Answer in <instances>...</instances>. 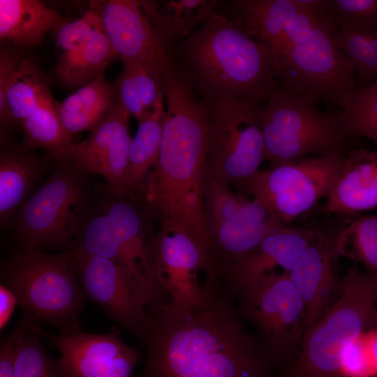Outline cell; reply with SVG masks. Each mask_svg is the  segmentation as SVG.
<instances>
[{"label": "cell", "mask_w": 377, "mask_h": 377, "mask_svg": "<svg viewBox=\"0 0 377 377\" xmlns=\"http://www.w3.org/2000/svg\"><path fill=\"white\" fill-rule=\"evenodd\" d=\"M153 266L158 286L175 306L193 307L204 294L198 274L206 272L207 261L199 244L183 230L161 223L152 244Z\"/></svg>", "instance_id": "14"}, {"label": "cell", "mask_w": 377, "mask_h": 377, "mask_svg": "<svg viewBox=\"0 0 377 377\" xmlns=\"http://www.w3.org/2000/svg\"><path fill=\"white\" fill-rule=\"evenodd\" d=\"M117 57L102 30L80 48L59 55L56 72L64 84L81 87L103 75L109 62Z\"/></svg>", "instance_id": "28"}, {"label": "cell", "mask_w": 377, "mask_h": 377, "mask_svg": "<svg viewBox=\"0 0 377 377\" xmlns=\"http://www.w3.org/2000/svg\"><path fill=\"white\" fill-rule=\"evenodd\" d=\"M45 171V164L27 153L3 149L0 155V219L6 223Z\"/></svg>", "instance_id": "26"}, {"label": "cell", "mask_w": 377, "mask_h": 377, "mask_svg": "<svg viewBox=\"0 0 377 377\" xmlns=\"http://www.w3.org/2000/svg\"><path fill=\"white\" fill-rule=\"evenodd\" d=\"M163 94L151 113L138 123L136 133L131 138L126 179L128 196L144 195L147 179L157 163L163 135Z\"/></svg>", "instance_id": "24"}, {"label": "cell", "mask_w": 377, "mask_h": 377, "mask_svg": "<svg viewBox=\"0 0 377 377\" xmlns=\"http://www.w3.org/2000/svg\"><path fill=\"white\" fill-rule=\"evenodd\" d=\"M1 283L16 295L22 315L35 324H49L61 335L82 332L85 297L71 249L59 254L20 249L6 258Z\"/></svg>", "instance_id": "4"}, {"label": "cell", "mask_w": 377, "mask_h": 377, "mask_svg": "<svg viewBox=\"0 0 377 377\" xmlns=\"http://www.w3.org/2000/svg\"><path fill=\"white\" fill-rule=\"evenodd\" d=\"M18 306V300L15 293L7 286L0 284V330L3 331L7 326Z\"/></svg>", "instance_id": "45"}, {"label": "cell", "mask_w": 377, "mask_h": 377, "mask_svg": "<svg viewBox=\"0 0 377 377\" xmlns=\"http://www.w3.org/2000/svg\"><path fill=\"white\" fill-rule=\"evenodd\" d=\"M229 185L207 168L204 191V219L207 235L209 230L236 215L247 201L235 194Z\"/></svg>", "instance_id": "34"}, {"label": "cell", "mask_w": 377, "mask_h": 377, "mask_svg": "<svg viewBox=\"0 0 377 377\" xmlns=\"http://www.w3.org/2000/svg\"><path fill=\"white\" fill-rule=\"evenodd\" d=\"M102 30L100 16L89 8L80 17L64 22L54 30L55 44L61 53L70 52L85 45Z\"/></svg>", "instance_id": "38"}, {"label": "cell", "mask_w": 377, "mask_h": 377, "mask_svg": "<svg viewBox=\"0 0 377 377\" xmlns=\"http://www.w3.org/2000/svg\"><path fill=\"white\" fill-rule=\"evenodd\" d=\"M337 242L341 256L377 273V213L355 216L337 232Z\"/></svg>", "instance_id": "30"}, {"label": "cell", "mask_w": 377, "mask_h": 377, "mask_svg": "<svg viewBox=\"0 0 377 377\" xmlns=\"http://www.w3.org/2000/svg\"><path fill=\"white\" fill-rule=\"evenodd\" d=\"M90 8L100 16L103 32L123 62L160 66L167 52L139 1H92Z\"/></svg>", "instance_id": "17"}, {"label": "cell", "mask_w": 377, "mask_h": 377, "mask_svg": "<svg viewBox=\"0 0 377 377\" xmlns=\"http://www.w3.org/2000/svg\"><path fill=\"white\" fill-rule=\"evenodd\" d=\"M265 160L272 166L344 151L348 137L343 110L322 112L316 102L279 85L257 108Z\"/></svg>", "instance_id": "6"}, {"label": "cell", "mask_w": 377, "mask_h": 377, "mask_svg": "<svg viewBox=\"0 0 377 377\" xmlns=\"http://www.w3.org/2000/svg\"><path fill=\"white\" fill-rule=\"evenodd\" d=\"M338 29L327 12L302 43L274 60L280 85L315 102L324 101L346 110L360 90L355 68L333 43Z\"/></svg>", "instance_id": "7"}, {"label": "cell", "mask_w": 377, "mask_h": 377, "mask_svg": "<svg viewBox=\"0 0 377 377\" xmlns=\"http://www.w3.org/2000/svg\"><path fill=\"white\" fill-rule=\"evenodd\" d=\"M68 249L85 299L98 304L110 320L140 341L148 322V309L164 301L120 264Z\"/></svg>", "instance_id": "12"}, {"label": "cell", "mask_w": 377, "mask_h": 377, "mask_svg": "<svg viewBox=\"0 0 377 377\" xmlns=\"http://www.w3.org/2000/svg\"><path fill=\"white\" fill-rule=\"evenodd\" d=\"M128 71L145 108L151 112L163 94L160 66L140 62H123Z\"/></svg>", "instance_id": "40"}, {"label": "cell", "mask_w": 377, "mask_h": 377, "mask_svg": "<svg viewBox=\"0 0 377 377\" xmlns=\"http://www.w3.org/2000/svg\"><path fill=\"white\" fill-rule=\"evenodd\" d=\"M318 230L285 226L274 230L219 280L235 298L251 281L276 267L288 273Z\"/></svg>", "instance_id": "19"}, {"label": "cell", "mask_w": 377, "mask_h": 377, "mask_svg": "<svg viewBox=\"0 0 377 377\" xmlns=\"http://www.w3.org/2000/svg\"><path fill=\"white\" fill-rule=\"evenodd\" d=\"M20 61L8 50L1 48L0 52V117L1 126L10 120L6 108V91L10 78Z\"/></svg>", "instance_id": "44"}, {"label": "cell", "mask_w": 377, "mask_h": 377, "mask_svg": "<svg viewBox=\"0 0 377 377\" xmlns=\"http://www.w3.org/2000/svg\"><path fill=\"white\" fill-rule=\"evenodd\" d=\"M337 232L318 230L288 272L305 306V333L330 306L339 290Z\"/></svg>", "instance_id": "16"}, {"label": "cell", "mask_w": 377, "mask_h": 377, "mask_svg": "<svg viewBox=\"0 0 377 377\" xmlns=\"http://www.w3.org/2000/svg\"><path fill=\"white\" fill-rule=\"evenodd\" d=\"M299 6L298 10L287 20L280 36L269 50L273 61L293 46L304 41L316 27L320 16L325 13H315Z\"/></svg>", "instance_id": "39"}, {"label": "cell", "mask_w": 377, "mask_h": 377, "mask_svg": "<svg viewBox=\"0 0 377 377\" xmlns=\"http://www.w3.org/2000/svg\"><path fill=\"white\" fill-rule=\"evenodd\" d=\"M115 91L104 75L80 87L61 102L55 101L57 110L70 112L89 111L116 105Z\"/></svg>", "instance_id": "37"}, {"label": "cell", "mask_w": 377, "mask_h": 377, "mask_svg": "<svg viewBox=\"0 0 377 377\" xmlns=\"http://www.w3.org/2000/svg\"><path fill=\"white\" fill-rule=\"evenodd\" d=\"M203 290L195 306L165 301L148 309L138 377H279L222 282L206 280Z\"/></svg>", "instance_id": "1"}, {"label": "cell", "mask_w": 377, "mask_h": 377, "mask_svg": "<svg viewBox=\"0 0 377 377\" xmlns=\"http://www.w3.org/2000/svg\"><path fill=\"white\" fill-rule=\"evenodd\" d=\"M19 208L15 230L20 249L70 248L87 218V189L71 162L62 163Z\"/></svg>", "instance_id": "9"}, {"label": "cell", "mask_w": 377, "mask_h": 377, "mask_svg": "<svg viewBox=\"0 0 377 377\" xmlns=\"http://www.w3.org/2000/svg\"><path fill=\"white\" fill-rule=\"evenodd\" d=\"M50 91L38 106L20 124L25 145L29 149L43 148L61 163L70 162L73 143L64 128Z\"/></svg>", "instance_id": "27"}, {"label": "cell", "mask_w": 377, "mask_h": 377, "mask_svg": "<svg viewBox=\"0 0 377 377\" xmlns=\"http://www.w3.org/2000/svg\"><path fill=\"white\" fill-rule=\"evenodd\" d=\"M327 12L338 29L377 30V0H328Z\"/></svg>", "instance_id": "36"}, {"label": "cell", "mask_w": 377, "mask_h": 377, "mask_svg": "<svg viewBox=\"0 0 377 377\" xmlns=\"http://www.w3.org/2000/svg\"><path fill=\"white\" fill-rule=\"evenodd\" d=\"M117 101L133 117L138 123L147 118L151 112L144 106L128 71L124 66L117 82Z\"/></svg>", "instance_id": "41"}, {"label": "cell", "mask_w": 377, "mask_h": 377, "mask_svg": "<svg viewBox=\"0 0 377 377\" xmlns=\"http://www.w3.org/2000/svg\"><path fill=\"white\" fill-rule=\"evenodd\" d=\"M166 104L161 145L143 197L169 223L191 235L203 249L207 269L211 249L204 219V191L207 172L209 103L198 98L176 69L163 74Z\"/></svg>", "instance_id": "2"}, {"label": "cell", "mask_w": 377, "mask_h": 377, "mask_svg": "<svg viewBox=\"0 0 377 377\" xmlns=\"http://www.w3.org/2000/svg\"><path fill=\"white\" fill-rule=\"evenodd\" d=\"M111 196L102 209L110 218L125 256L127 268L157 294L152 256L154 235H147L142 217L132 196Z\"/></svg>", "instance_id": "21"}, {"label": "cell", "mask_w": 377, "mask_h": 377, "mask_svg": "<svg viewBox=\"0 0 377 377\" xmlns=\"http://www.w3.org/2000/svg\"><path fill=\"white\" fill-rule=\"evenodd\" d=\"M50 91L41 72L30 60L20 62L6 91V104L10 119L21 123Z\"/></svg>", "instance_id": "29"}, {"label": "cell", "mask_w": 377, "mask_h": 377, "mask_svg": "<svg viewBox=\"0 0 377 377\" xmlns=\"http://www.w3.org/2000/svg\"><path fill=\"white\" fill-rule=\"evenodd\" d=\"M131 116L117 101L112 110L82 142L73 143L70 162L83 174L103 177L111 193L128 196L126 179L131 138Z\"/></svg>", "instance_id": "15"}, {"label": "cell", "mask_w": 377, "mask_h": 377, "mask_svg": "<svg viewBox=\"0 0 377 377\" xmlns=\"http://www.w3.org/2000/svg\"><path fill=\"white\" fill-rule=\"evenodd\" d=\"M285 226L263 202L247 200L236 215L209 230L212 265L207 279H220L267 236Z\"/></svg>", "instance_id": "18"}, {"label": "cell", "mask_w": 377, "mask_h": 377, "mask_svg": "<svg viewBox=\"0 0 377 377\" xmlns=\"http://www.w3.org/2000/svg\"><path fill=\"white\" fill-rule=\"evenodd\" d=\"M326 199L327 213L353 216L377 209V151L350 150Z\"/></svg>", "instance_id": "20"}, {"label": "cell", "mask_w": 377, "mask_h": 377, "mask_svg": "<svg viewBox=\"0 0 377 377\" xmlns=\"http://www.w3.org/2000/svg\"><path fill=\"white\" fill-rule=\"evenodd\" d=\"M377 309V273L349 269L330 306L304 334L298 355L279 377H337L343 353Z\"/></svg>", "instance_id": "5"}, {"label": "cell", "mask_w": 377, "mask_h": 377, "mask_svg": "<svg viewBox=\"0 0 377 377\" xmlns=\"http://www.w3.org/2000/svg\"><path fill=\"white\" fill-rule=\"evenodd\" d=\"M339 377H377V309L367 327L345 349Z\"/></svg>", "instance_id": "33"}, {"label": "cell", "mask_w": 377, "mask_h": 377, "mask_svg": "<svg viewBox=\"0 0 377 377\" xmlns=\"http://www.w3.org/2000/svg\"><path fill=\"white\" fill-rule=\"evenodd\" d=\"M34 327L43 339L59 352L64 377H133L141 358L137 348L122 341L119 331H82L66 336L53 335L38 324Z\"/></svg>", "instance_id": "13"}, {"label": "cell", "mask_w": 377, "mask_h": 377, "mask_svg": "<svg viewBox=\"0 0 377 377\" xmlns=\"http://www.w3.org/2000/svg\"><path fill=\"white\" fill-rule=\"evenodd\" d=\"M60 15L38 0H0V38L19 47L40 44L64 22Z\"/></svg>", "instance_id": "23"}, {"label": "cell", "mask_w": 377, "mask_h": 377, "mask_svg": "<svg viewBox=\"0 0 377 377\" xmlns=\"http://www.w3.org/2000/svg\"><path fill=\"white\" fill-rule=\"evenodd\" d=\"M238 298L239 316L254 326L258 341L280 374L297 357L306 331L305 306L288 273H265Z\"/></svg>", "instance_id": "8"}, {"label": "cell", "mask_w": 377, "mask_h": 377, "mask_svg": "<svg viewBox=\"0 0 377 377\" xmlns=\"http://www.w3.org/2000/svg\"><path fill=\"white\" fill-rule=\"evenodd\" d=\"M345 156L339 151L272 166L257 171L240 186L288 226L327 197Z\"/></svg>", "instance_id": "11"}, {"label": "cell", "mask_w": 377, "mask_h": 377, "mask_svg": "<svg viewBox=\"0 0 377 377\" xmlns=\"http://www.w3.org/2000/svg\"><path fill=\"white\" fill-rule=\"evenodd\" d=\"M333 43L357 71L360 89L377 75V30L337 29Z\"/></svg>", "instance_id": "32"}, {"label": "cell", "mask_w": 377, "mask_h": 377, "mask_svg": "<svg viewBox=\"0 0 377 377\" xmlns=\"http://www.w3.org/2000/svg\"><path fill=\"white\" fill-rule=\"evenodd\" d=\"M260 103L246 98L209 103L208 170L228 184L240 186L265 160Z\"/></svg>", "instance_id": "10"}, {"label": "cell", "mask_w": 377, "mask_h": 377, "mask_svg": "<svg viewBox=\"0 0 377 377\" xmlns=\"http://www.w3.org/2000/svg\"><path fill=\"white\" fill-rule=\"evenodd\" d=\"M114 106H103L93 110L77 112H70L57 109V110L64 128L72 138L73 135L80 132L92 130L112 110Z\"/></svg>", "instance_id": "42"}, {"label": "cell", "mask_w": 377, "mask_h": 377, "mask_svg": "<svg viewBox=\"0 0 377 377\" xmlns=\"http://www.w3.org/2000/svg\"><path fill=\"white\" fill-rule=\"evenodd\" d=\"M348 137L364 136L377 144V82L360 89L346 110Z\"/></svg>", "instance_id": "35"}, {"label": "cell", "mask_w": 377, "mask_h": 377, "mask_svg": "<svg viewBox=\"0 0 377 377\" xmlns=\"http://www.w3.org/2000/svg\"><path fill=\"white\" fill-rule=\"evenodd\" d=\"M299 8L297 0H235L229 3L228 18L269 50Z\"/></svg>", "instance_id": "25"}, {"label": "cell", "mask_w": 377, "mask_h": 377, "mask_svg": "<svg viewBox=\"0 0 377 377\" xmlns=\"http://www.w3.org/2000/svg\"><path fill=\"white\" fill-rule=\"evenodd\" d=\"M42 339L31 322L17 346L14 377H64L59 360L49 355Z\"/></svg>", "instance_id": "31"}, {"label": "cell", "mask_w": 377, "mask_h": 377, "mask_svg": "<svg viewBox=\"0 0 377 377\" xmlns=\"http://www.w3.org/2000/svg\"><path fill=\"white\" fill-rule=\"evenodd\" d=\"M167 52L208 103L241 98L262 103L279 85L268 48L217 12Z\"/></svg>", "instance_id": "3"}, {"label": "cell", "mask_w": 377, "mask_h": 377, "mask_svg": "<svg viewBox=\"0 0 377 377\" xmlns=\"http://www.w3.org/2000/svg\"><path fill=\"white\" fill-rule=\"evenodd\" d=\"M31 323V321L22 315L14 330L1 339L0 344V377H14L17 346L21 335Z\"/></svg>", "instance_id": "43"}, {"label": "cell", "mask_w": 377, "mask_h": 377, "mask_svg": "<svg viewBox=\"0 0 377 377\" xmlns=\"http://www.w3.org/2000/svg\"><path fill=\"white\" fill-rule=\"evenodd\" d=\"M166 52L202 25L220 4L217 0L139 1Z\"/></svg>", "instance_id": "22"}]
</instances>
